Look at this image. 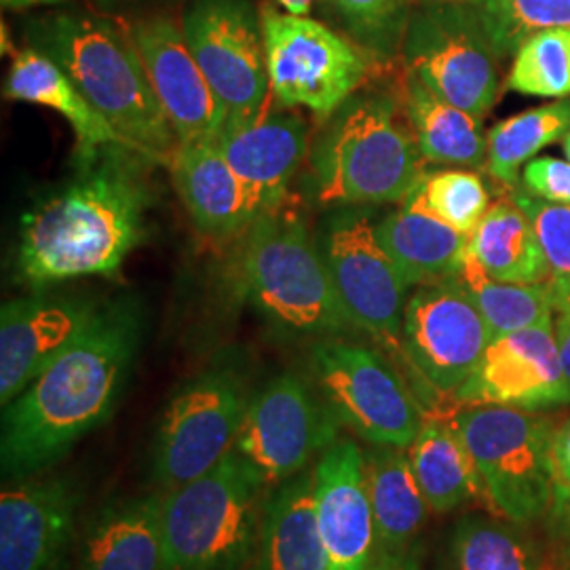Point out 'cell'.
Instances as JSON below:
<instances>
[{"label": "cell", "instance_id": "e0dca14e", "mask_svg": "<svg viewBox=\"0 0 570 570\" xmlns=\"http://www.w3.org/2000/svg\"><path fill=\"white\" fill-rule=\"evenodd\" d=\"M102 303L75 294H32L0 308V402L11 404L96 320Z\"/></svg>", "mask_w": 570, "mask_h": 570}, {"label": "cell", "instance_id": "cb8c5ba5", "mask_svg": "<svg viewBox=\"0 0 570 570\" xmlns=\"http://www.w3.org/2000/svg\"><path fill=\"white\" fill-rule=\"evenodd\" d=\"M252 570H332L317 522L313 471H303L266 499Z\"/></svg>", "mask_w": 570, "mask_h": 570}, {"label": "cell", "instance_id": "7dc6e473", "mask_svg": "<svg viewBox=\"0 0 570 570\" xmlns=\"http://www.w3.org/2000/svg\"><path fill=\"white\" fill-rule=\"evenodd\" d=\"M562 150H564V155H567V159L570 161V131L564 136V140H562Z\"/></svg>", "mask_w": 570, "mask_h": 570}, {"label": "cell", "instance_id": "277c9868", "mask_svg": "<svg viewBox=\"0 0 570 570\" xmlns=\"http://www.w3.org/2000/svg\"><path fill=\"white\" fill-rule=\"evenodd\" d=\"M410 125L387 94L355 91L326 119L308 150L315 202L336 207L402 204L425 171Z\"/></svg>", "mask_w": 570, "mask_h": 570}, {"label": "cell", "instance_id": "c3c4849f", "mask_svg": "<svg viewBox=\"0 0 570 570\" xmlns=\"http://www.w3.org/2000/svg\"><path fill=\"white\" fill-rule=\"evenodd\" d=\"M558 315H570V298L569 303H567V305L562 306V308L558 311Z\"/></svg>", "mask_w": 570, "mask_h": 570}, {"label": "cell", "instance_id": "5b68a950", "mask_svg": "<svg viewBox=\"0 0 570 570\" xmlns=\"http://www.w3.org/2000/svg\"><path fill=\"white\" fill-rule=\"evenodd\" d=\"M244 235L235 287L271 326L289 336L320 338L355 330L301 214L277 207L256 218Z\"/></svg>", "mask_w": 570, "mask_h": 570}, {"label": "cell", "instance_id": "4dcf8cb0", "mask_svg": "<svg viewBox=\"0 0 570 570\" xmlns=\"http://www.w3.org/2000/svg\"><path fill=\"white\" fill-rule=\"evenodd\" d=\"M454 279L463 285L471 303L482 313L492 338L527 327L553 324L556 305L550 285L497 282L478 265L469 247Z\"/></svg>", "mask_w": 570, "mask_h": 570}, {"label": "cell", "instance_id": "52a82bcc", "mask_svg": "<svg viewBox=\"0 0 570 570\" xmlns=\"http://www.w3.org/2000/svg\"><path fill=\"white\" fill-rule=\"evenodd\" d=\"M454 429L478 469L490 510L513 524H529L551 505L550 421L530 410L469 406Z\"/></svg>", "mask_w": 570, "mask_h": 570}, {"label": "cell", "instance_id": "44dd1931", "mask_svg": "<svg viewBox=\"0 0 570 570\" xmlns=\"http://www.w3.org/2000/svg\"><path fill=\"white\" fill-rule=\"evenodd\" d=\"M216 144L261 218L284 204L287 188L308 155V129L292 108L275 106L254 121L226 122Z\"/></svg>", "mask_w": 570, "mask_h": 570}, {"label": "cell", "instance_id": "f546056e", "mask_svg": "<svg viewBox=\"0 0 570 570\" xmlns=\"http://www.w3.org/2000/svg\"><path fill=\"white\" fill-rule=\"evenodd\" d=\"M406 450L429 510L449 513L471 497L482 494L475 463L454 425L423 421Z\"/></svg>", "mask_w": 570, "mask_h": 570}, {"label": "cell", "instance_id": "d6986e66", "mask_svg": "<svg viewBox=\"0 0 570 570\" xmlns=\"http://www.w3.org/2000/svg\"><path fill=\"white\" fill-rule=\"evenodd\" d=\"M131 39L178 142L214 140L228 115L184 39L183 26L164 16L148 18L131 28Z\"/></svg>", "mask_w": 570, "mask_h": 570}, {"label": "cell", "instance_id": "b9f144b4", "mask_svg": "<svg viewBox=\"0 0 570 570\" xmlns=\"http://www.w3.org/2000/svg\"><path fill=\"white\" fill-rule=\"evenodd\" d=\"M556 338H558V348H560L562 370H564V376H567L570 387V315H558Z\"/></svg>", "mask_w": 570, "mask_h": 570}, {"label": "cell", "instance_id": "f6af8a7d", "mask_svg": "<svg viewBox=\"0 0 570 570\" xmlns=\"http://www.w3.org/2000/svg\"><path fill=\"white\" fill-rule=\"evenodd\" d=\"M61 0H2V7L7 9H28V7H37V4H56Z\"/></svg>", "mask_w": 570, "mask_h": 570}, {"label": "cell", "instance_id": "9c48e42d", "mask_svg": "<svg viewBox=\"0 0 570 570\" xmlns=\"http://www.w3.org/2000/svg\"><path fill=\"white\" fill-rule=\"evenodd\" d=\"M261 16L275 106L308 108L327 119L362 89L376 56L360 42L308 16L273 9Z\"/></svg>", "mask_w": 570, "mask_h": 570}, {"label": "cell", "instance_id": "9a60e30c", "mask_svg": "<svg viewBox=\"0 0 570 570\" xmlns=\"http://www.w3.org/2000/svg\"><path fill=\"white\" fill-rule=\"evenodd\" d=\"M490 343L489 324L454 277L419 285L407 296L404 360L433 391L456 395L480 366Z\"/></svg>", "mask_w": 570, "mask_h": 570}, {"label": "cell", "instance_id": "74e56055", "mask_svg": "<svg viewBox=\"0 0 570 570\" xmlns=\"http://www.w3.org/2000/svg\"><path fill=\"white\" fill-rule=\"evenodd\" d=\"M412 0H330L346 35L376 58L402 45Z\"/></svg>", "mask_w": 570, "mask_h": 570}, {"label": "cell", "instance_id": "7402d4cb", "mask_svg": "<svg viewBox=\"0 0 570 570\" xmlns=\"http://www.w3.org/2000/svg\"><path fill=\"white\" fill-rule=\"evenodd\" d=\"M169 169L184 207L205 235H242L256 220L249 195L216 138L178 144Z\"/></svg>", "mask_w": 570, "mask_h": 570}, {"label": "cell", "instance_id": "7bdbcfd3", "mask_svg": "<svg viewBox=\"0 0 570 570\" xmlns=\"http://www.w3.org/2000/svg\"><path fill=\"white\" fill-rule=\"evenodd\" d=\"M330 2V0H275L277 7H282L285 13L292 16H308L315 7Z\"/></svg>", "mask_w": 570, "mask_h": 570}, {"label": "cell", "instance_id": "60d3db41", "mask_svg": "<svg viewBox=\"0 0 570 570\" xmlns=\"http://www.w3.org/2000/svg\"><path fill=\"white\" fill-rule=\"evenodd\" d=\"M366 570H423V556L414 546L404 551H376Z\"/></svg>", "mask_w": 570, "mask_h": 570}, {"label": "cell", "instance_id": "f1b7e54d", "mask_svg": "<svg viewBox=\"0 0 570 570\" xmlns=\"http://www.w3.org/2000/svg\"><path fill=\"white\" fill-rule=\"evenodd\" d=\"M469 249L484 273L505 284H548L550 268L529 216L510 195L490 205Z\"/></svg>", "mask_w": 570, "mask_h": 570}, {"label": "cell", "instance_id": "bcb514c9", "mask_svg": "<svg viewBox=\"0 0 570 570\" xmlns=\"http://www.w3.org/2000/svg\"><path fill=\"white\" fill-rule=\"evenodd\" d=\"M556 513H558V518H560L562 527L570 532V501L564 505V508H560V510L556 511Z\"/></svg>", "mask_w": 570, "mask_h": 570}, {"label": "cell", "instance_id": "8d00e7d4", "mask_svg": "<svg viewBox=\"0 0 570 570\" xmlns=\"http://www.w3.org/2000/svg\"><path fill=\"white\" fill-rule=\"evenodd\" d=\"M510 197L529 216L550 268L551 296L556 313L570 298V205L543 202L529 190L510 188Z\"/></svg>", "mask_w": 570, "mask_h": 570}, {"label": "cell", "instance_id": "1f68e13d", "mask_svg": "<svg viewBox=\"0 0 570 570\" xmlns=\"http://www.w3.org/2000/svg\"><path fill=\"white\" fill-rule=\"evenodd\" d=\"M570 131V100L530 108L497 122L489 131L487 171L497 183L515 188L522 165L530 164L546 146L564 140Z\"/></svg>", "mask_w": 570, "mask_h": 570}, {"label": "cell", "instance_id": "e575fe53", "mask_svg": "<svg viewBox=\"0 0 570 570\" xmlns=\"http://www.w3.org/2000/svg\"><path fill=\"white\" fill-rule=\"evenodd\" d=\"M508 87L534 98L570 96V28H551L529 37L513 53Z\"/></svg>", "mask_w": 570, "mask_h": 570}, {"label": "cell", "instance_id": "5bb4252c", "mask_svg": "<svg viewBox=\"0 0 570 570\" xmlns=\"http://www.w3.org/2000/svg\"><path fill=\"white\" fill-rule=\"evenodd\" d=\"M184 39L225 106L226 122H247L271 104L265 28L252 0H193Z\"/></svg>", "mask_w": 570, "mask_h": 570}, {"label": "cell", "instance_id": "ac0fdd59", "mask_svg": "<svg viewBox=\"0 0 570 570\" xmlns=\"http://www.w3.org/2000/svg\"><path fill=\"white\" fill-rule=\"evenodd\" d=\"M0 497V570H58L77 527L81 487L70 475L21 478Z\"/></svg>", "mask_w": 570, "mask_h": 570}, {"label": "cell", "instance_id": "7a4b0ae2", "mask_svg": "<svg viewBox=\"0 0 570 570\" xmlns=\"http://www.w3.org/2000/svg\"><path fill=\"white\" fill-rule=\"evenodd\" d=\"M72 180L21 220L18 268L32 287L110 275L142 244L150 161L125 144L81 153Z\"/></svg>", "mask_w": 570, "mask_h": 570}, {"label": "cell", "instance_id": "603a6c76", "mask_svg": "<svg viewBox=\"0 0 570 570\" xmlns=\"http://www.w3.org/2000/svg\"><path fill=\"white\" fill-rule=\"evenodd\" d=\"M79 570H165L164 492L104 505L82 534Z\"/></svg>", "mask_w": 570, "mask_h": 570}, {"label": "cell", "instance_id": "8992f818", "mask_svg": "<svg viewBox=\"0 0 570 570\" xmlns=\"http://www.w3.org/2000/svg\"><path fill=\"white\" fill-rule=\"evenodd\" d=\"M266 489L230 450L202 478L164 492L165 570H252Z\"/></svg>", "mask_w": 570, "mask_h": 570}, {"label": "cell", "instance_id": "4fadbf2b", "mask_svg": "<svg viewBox=\"0 0 570 570\" xmlns=\"http://www.w3.org/2000/svg\"><path fill=\"white\" fill-rule=\"evenodd\" d=\"M334 419L313 383L285 372L252 395L235 452L268 489L303 473L338 440Z\"/></svg>", "mask_w": 570, "mask_h": 570}, {"label": "cell", "instance_id": "484cf974", "mask_svg": "<svg viewBox=\"0 0 570 570\" xmlns=\"http://www.w3.org/2000/svg\"><path fill=\"white\" fill-rule=\"evenodd\" d=\"M376 233L410 287L456 277L471 239V235L407 205L387 214L376 225Z\"/></svg>", "mask_w": 570, "mask_h": 570}, {"label": "cell", "instance_id": "83f0119b", "mask_svg": "<svg viewBox=\"0 0 570 570\" xmlns=\"http://www.w3.org/2000/svg\"><path fill=\"white\" fill-rule=\"evenodd\" d=\"M366 487L374 513L379 551L414 546L428 522L429 503L406 449L374 446L366 454Z\"/></svg>", "mask_w": 570, "mask_h": 570}, {"label": "cell", "instance_id": "4316f807", "mask_svg": "<svg viewBox=\"0 0 570 570\" xmlns=\"http://www.w3.org/2000/svg\"><path fill=\"white\" fill-rule=\"evenodd\" d=\"M402 104L425 164L468 169L487 167L489 138L480 127V119L435 96L407 70Z\"/></svg>", "mask_w": 570, "mask_h": 570}, {"label": "cell", "instance_id": "ffe728a7", "mask_svg": "<svg viewBox=\"0 0 570 570\" xmlns=\"http://www.w3.org/2000/svg\"><path fill=\"white\" fill-rule=\"evenodd\" d=\"M315 505L330 569L366 570L376 556V527L366 487V454L338 438L313 469Z\"/></svg>", "mask_w": 570, "mask_h": 570}, {"label": "cell", "instance_id": "ba28073f", "mask_svg": "<svg viewBox=\"0 0 570 570\" xmlns=\"http://www.w3.org/2000/svg\"><path fill=\"white\" fill-rule=\"evenodd\" d=\"M249 400L233 364L205 367L176 389L153 444V478L161 492L202 478L235 449Z\"/></svg>", "mask_w": 570, "mask_h": 570}, {"label": "cell", "instance_id": "d6a6232c", "mask_svg": "<svg viewBox=\"0 0 570 570\" xmlns=\"http://www.w3.org/2000/svg\"><path fill=\"white\" fill-rule=\"evenodd\" d=\"M442 570H541V562L510 520L468 515L450 534Z\"/></svg>", "mask_w": 570, "mask_h": 570}, {"label": "cell", "instance_id": "3957f363", "mask_svg": "<svg viewBox=\"0 0 570 570\" xmlns=\"http://www.w3.org/2000/svg\"><path fill=\"white\" fill-rule=\"evenodd\" d=\"M30 39L32 47L60 63L122 142L169 167L180 142L153 91L131 32L98 16L66 11L35 21Z\"/></svg>", "mask_w": 570, "mask_h": 570}, {"label": "cell", "instance_id": "f35d334b", "mask_svg": "<svg viewBox=\"0 0 570 570\" xmlns=\"http://www.w3.org/2000/svg\"><path fill=\"white\" fill-rule=\"evenodd\" d=\"M530 195L550 204L570 205V161L556 157L532 159L522 174Z\"/></svg>", "mask_w": 570, "mask_h": 570}, {"label": "cell", "instance_id": "ab89813d", "mask_svg": "<svg viewBox=\"0 0 570 570\" xmlns=\"http://www.w3.org/2000/svg\"><path fill=\"white\" fill-rule=\"evenodd\" d=\"M551 505L558 511L570 501V419L551 435Z\"/></svg>", "mask_w": 570, "mask_h": 570}, {"label": "cell", "instance_id": "30bf717a", "mask_svg": "<svg viewBox=\"0 0 570 570\" xmlns=\"http://www.w3.org/2000/svg\"><path fill=\"white\" fill-rule=\"evenodd\" d=\"M311 376L334 419L372 446L407 449L423 428L406 383L370 346L322 338L311 351Z\"/></svg>", "mask_w": 570, "mask_h": 570}, {"label": "cell", "instance_id": "836d02e7", "mask_svg": "<svg viewBox=\"0 0 570 570\" xmlns=\"http://www.w3.org/2000/svg\"><path fill=\"white\" fill-rule=\"evenodd\" d=\"M402 205L421 209L463 235H473L489 212V186L468 167L423 171Z\"/></svg>", "mask_w": 570, "mask_h": 570}, {"label": "cell", "instance_id": "7c38bea8", "mask_svg": "<svg viewBox=\"0 0 570 570\" xmlns=\"http://www.w3.org/2000/svg\"><path fill=\"white\" fill-rule=\"evenodd\" d=\"M315 239L348 322L391 355L404 357L410 285L381 245L372 218L353 205L338 207L322 220Z\"/></svg>", "mask_w": 570, "mask_h": 570}, {"label": "cell", "instance_id": "d4e9b609", "mask_svg": "<svg viewBox=\"0 0 570 570\" xmlns=\"http://www.w3.org/2000/svg\"><path fill=\"white\" fill-rule=\"evenodd\" d=\"M4 98L41 104L61 115L77 136V155L94 153L108 144H125L115 127L82 96L60 63L37 47H26L16 53L4 79Z\"/></svg>", "mask_w": 570, "mask_h": 570}, {"label": "cell", "instance_id": "8fae6325", "mask_svg": "<svg viewBox=\"0 0 570 570\" xmlns=\"http://www.w3.org/2000/svg\"><path fill=\"white\" fill-rule=\"evenodd\" d=\"M406 70L442 100L484 119L499 98V60L478 7L410 11L402 37Z\"/></svg>", "mask_w": 570, "mask_h": 570}, {"label": "cell", "instance_id": "6da1fadb", "mask_svg": "<svg viewBox=\"0 0 570 570\" xmlns=\"http://www.w3.org/2000/svg\"><path fill=\"white\" fill-rule=\"evenodd\" d=\"M146 332L140 298L106 301L96 320L4 406L0 461L11 480L53 468L112 414Z\"/></svg>", "mask_w": 570, "mask_h": 570}, {"label": "cell", "instance_id": "ee69618b", "mask_svg": "<svg viewBox=\"0 0 570 570\" xmlns=\"http://www.w3.org/2000/svg\"><path fill=\"white\" fill-rule=\"evenodd\" d=\"M419 4L428 7H442V4H454V7H480L484 0H416Z\"/></svg>", "mask_w": 570, "mask_h": 570}, {"label": "cell", "instance_id": "2e32d148", "mask_svg": "<svg viewBox=\"0 0 570 570\" xmlns=\"http://www.w3.org/2000/svg\"><path fill=\"white\" fill-rule=\"evenodd\" d=\"M469 406L546 410L570 404L556 324L492 338L473 376L454 395Z\"/></svg>", "mask_w": 570, "mask_h": 570}, {"label": "cell", "instance_id": "d590c367", "mask_svg": "<svg viewBox=\"0 0 570 570\" xmlns=\"http://www.w3.org/2000/svg\"><path fill=\"white\" fill-rule=\"evenodd\" d=\"M478 11L501 58L541 30L570 28V0H484Z\"/></svg>", "mask_w": 570, "mask_h": 570}]
</instances>
